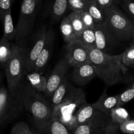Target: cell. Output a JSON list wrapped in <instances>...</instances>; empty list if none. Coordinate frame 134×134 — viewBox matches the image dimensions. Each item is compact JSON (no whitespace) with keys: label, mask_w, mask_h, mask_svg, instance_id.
Listing matches in <instances>:
<instances>
[{"label":"cell","mask_w":134,"mask_h":134,"mask_svg":"<svg viewBox=\"0 0 134 134\" xmlns=\"http://www.w3.org/2000/svg\"><path fill=\"white\" fill-rule=\"evenodd\" d=\"M90 60L97 76L108 86L121 82L128 70L122 63V53L112 55L95 48L90 50Z\"/></svg>","instance_id":"cell-1"},{"label":"cell","mask_w":134,"mask_h":134,"mask_svg":"<svg viewBox=\"0 0 134 134\" xmlns=\"http://www.w3.org/2000/svg\"><path fill=\"white\" fill-rule=\"evenodd\" d=\"M23 101L25 110L31 113L37 128L45 133L52 119V110L51 104L24 78Z\"/></svg>","instance_id":"cell-2"},{"label":"cell","mask_w":134,"mask_h":134,"mask_svg":"<svg viewBox=\"0 0 134 134\" xmlns=\"http://www.w3.org/2000/svg\"><path fill=\"white\" fill-rule=\"evenodd\" d=\"M85 103L86 99L84 91L73 85L62 102L52 110V118L58 120L72 131L75 128V116Z\"/></svg>","instance_id":"cell-3"},{"label":"cell","mask_w":134,"mask_h":134,"mask_svg":"<svg viewBox=\"0 0 134 134\" xmlns=\"http://www.w3.org/2000/svg\"><path fill=\"white\" fill-rule=\"evenodd\" d=\"M40 0H23L19 18L15 27L16 44L25 47L27 39L34 27Z\"/></svg>","instance_id":"cell-4"},{"label":"cell","mask_w":134,"mask_h":134,"mask_svg":"<svg viewBox=\"0 0 134 134\" xmlns=\"http://www.w3.org/2000/svg\"><path fill=\"white\" fill-rule=\"evenodd\" d=\"M104 22L118 41L132 39L134 34V24L119 6L104 9Z\"/></svg>","instance_id":"cell-5"},{"label":"cell","mask_w":134,"mask_h":134,"mask_svg":"<svg viewBox=\"0 0 134 134\" xmlns=\"http://www.w3.org/2000/svg\"><path fill=\"white\" fill-rule=\"evenodd\" d=\"M8 89L13 91L24 78L26 72V48L12 43V54L5 68Z\"/></svg>","instance_id":"cell-6"},{"label":"cell","mask_w":134,"mask_h":134,"mask_svg":"<svg viewBox=\"0 0 134 134\" xmlns=\"http://www.w3.org/2000/svg\"><path fill=\"white\" fill-rule=\"evenodd\" d=\"M110 122L109 114L96 110L93 116L86 123L76 127L71 134H107Z\"/></svg>","instance_id":"cell-7"},{"label":"cell","mask_w":134,"mask_h":134,"mask_svg":"<svg viewBox=\"0 0 134 134\" xmlns=\"http://www.w3.org/2000/svg\"><path fill=\"white\" fill-rule=\"evenodd\" d=\"M23 81V80H22ZM13 91L9 90L7 100L5 111L0 123H5L16 118L24 110H25L23 101V83Z\"/></svg>","instance_id":"cell-8"},{"label":"cell","mask_w":134,"mask_h":134,"mask_svg":"<svg viewBox=\"0 0 134 134\" xmlns=\"http://www.w3.org/2000/svg\"><path fill=\"white\" fill-rule=\"evenodd\" d=\"M65 51V59L71 67L90 63V49L78 39L66 43Z\"/></svg>","instance_id":"cell-9"},{"label":"cell","mask_w":134,"mask_h":134,"mask_svg":"<svg viewBox=\"0 0 134 134\" xmlns=\"http://www.w3.org/2000/svg\"><path fill=\"white\" fill-rule=\"evenodd\" d=\"M69 66V63L65 59H62L56 63L53 70L51 72L49 77L48 78L47 87L44 94L51 98L54 92L58 87L59 85L62 83L64 79L67 77Z\"/></svg>","instance_id":"cell-10"},{"label":"cell","mask_w":134,"mask_h":134,"mask_svg":"<svg viewBox=\"0 0 134 134\" xmlns=\"http://www.w3.org/2000/svg\"><path fill=\"white\" fill-rule=\"evenodd\" d=\"M47 28L45 26L42 27L37 34L34 45L29 51L26 49V73L33 72L36 60L39 57L44 45Z\"/></svg>","instance_id":"cell-11"},{"label":"cell","mask_w":134,"mask_h":134,"mask_svg":"<svg viewBox=\"0 0 134 134\" xmlns=\"http://www.w3.org/2000/svg\"><path fill=\"white\" fill-rule=\"evenodd\" d=\"M96 35V49L108 54V52L113 47L115 42L118 41L112 34L104 21L97 23L94 28Z\"/></svg>","instance_id":"cell-12"},{"label":"cell","mask_w":134,"mask_h":134,"mask_svg":"<svg viewBox=\"0 0 134 134\" xmlns=\"http://www.w3.org/2000/svg\"><path fill=\"white\" fill-rule=\"evenodd\" d=\"M96 76L95 68L91 63L74 67L71 73L72 80L79 85H86Z\"/></svg>","instance_id":"cell-13"},{"label":"cell","mask_w":134,"mask_h":134,"mask_svg":"<svg viewBox=\"0 0 134 134\" xmlns=\"http://www.w3.org/2000/svg\"><path fill=\"white\" fill-rule=\"evenodd\" d=\"M54 41V33L53 30L51 29L47 31L45 43L39 57L37 59L33 72H41L42 70L45 68V66L48 63L52 54Z\"/></svg>","instance_id":"cell-14"},{"label":"cell","mask_w":134,"mask_h":134,"mask_svg":"<svg viewBox=\"0 0 134 134\" xmlns=\"http://www.w3.org/2000/svg\"><path fill=\"white\" fill-rule=\"evenodd\" d=\"M110 122L107 128V134H116L120 131V127L122 123L130 120V116L126 109L122 106H118L111 110Z\"/></svg>","instance_id":"cell-15"},{"label":"cell","mask_w":134,"mask_h":134,"mask_svg":"<svg viewBox=\"0 0 134 134\" xmlns=\"http://www.w3.org/2000/svg\"><path fill=\"white\" fill-rule=\"evenodd\" d=\"M119 95L107 96L105 89L98 101L92 104V106L96 110L106 114H110L113 109L119 106Z\"/></svg>","instance_id":"cell-16"},{"label":"cell","mask_w":134,"mask_h":134,"mask_svg":"<svg viewBox=\"0 0 134 134\" xmlns=\"http://www.w3.org/2000/svg\"><path fill=\"white\" fill-rule=\"evenodd\" d=\"M73 86V85L69 81L68 77L65 78L62 83L55 90L52 97L51 98L50 104H51L52 110H54L62 102Z\"/></svg>","instance_id":"cell-17"},{"label":"cell","mask_w":134,"mask_h":134,"mask_svg":"<svg viewBox=\"0 0 134 134\" xmlns=\"http://www.w3.org/2000/svg\"><path fill=\"white\" fill-rule=\"evenodd\" d=\"M26 79L37 91L45 93L47 87L48 78L43 76L41 72H31L26 73Z\"/></svg>","instance_id":"cell-18"},{"label":"cell","mask_w":134,"mask_h":134,"mask_svg":"<svg viewBox=\"0 0 134 134\" xmlns=\"http://www.w3.org/2000/svg\"><path fill=\"white\" fill-rule=\"evenodd\" d=\"M96 109L92 104L85 103L79 108L75 116V127L82 125L88 121L96 112Z\"/></svg>","instance_id":"cell-19"},{"label":"cell","mask_w":134,"mask_h":134,"mask_svg":"<svg viewBox=\"0 0 134 134\" xmlns=\"http://www.w3.org/2000/svg\"><path fill=\"white\" fill-rule=\"evenodd\" d=\"M85 11H86L93 17L96 24L104 21V10L98 5L96 0H86Z\"/></svg>","instance_id":"cell-20"},{"label":"cell","mask_w":134,"mask_h":134,"mask_svg":"<svg viewBox=\"0 0 134 134\" xmlns=\"http://www.w3.org/2000/svg\"><path fill=\"white\" fill-rule=\"evenodd\" d=\"M2 22L3 24V34L2 37L13 42L15 39L16 30L12 18L11 11H9L5 14Z\"/></svg>","instance_id":"cell-21"},{"label":"cell","mask_w":134,"mask_h":134,"mask_svg":"<svg viewBox=\"0 0 134 134\" xmlns=\"http://www.w3.org/2000/svg\"><path fill=\"white\" fill-rule=\"evenodd\" d=\"M12 54V42L6 38L0 39V68H5Z\"/></svg>","instance_id":"cell-22"},{"label":"cell","mask_w":134,"mask_h":134,"mask_svg":"<svg viewBox=\"0 0 134 134\" xmlns=\"http://www.w3.org/2000/svg\"><path fill=\"white\" fill-rule=\"evenodd\" d=\"M60 31L66 43L77 39V37L68 16L64 17L60 23Z\"/></svg>","instance_id":"cell-23"},{"label":"cell","mask_w":134,"mask_h":134,"mask_svg":"<svg viewBox=\"0 0 134 134\" xmlns=\"http://www.w3.org/2000/svg\"><path fill=\"white\" fill-rule=\"evenodd\" d=\"M68 9V0H54L51 8V14L54 20L58 21Z\"/></svg>","instance_id":"cell-24"},{"label":"cell","mask_w":134,"mask_h":134,"mask_svg":"<svg viewBox=\"0 0 134 134\" xmlns=\"http://www.w3.org/2000/svg\"><path fill=\"white\" fill-rule=\"evenodd\" d=\"M77 39L90 50L96 48L94 29L85 28Z\"/></svg>","instance_id":"cell-25"},{"label":"cell","mask_w":134,"mask_h":134,"mask_svg":"<svg viewBox=\"0 0 134 134\" xmlns=\"http://www.w3.org/2000/svg\"><path fill=\"white\" fill-rule=\"evenodd\" d=\"M46 134H71V131L68 130V127L59 122L58 120L52 118L51 123H49Z\"/></svg>","instance_id":"cell-26"},{"label":"cell","mask_w":134,"mask_h":134,"mask_svg":"<svg viewBox=\"0 0 134 134\" xmlns=\"http://www.w3.org/2000/svg\"><path fill=\"white\" fill-rule=\"evenodd\" d=\"M68 17H69L72 26L74 29L75 33L78 38V37L81 35L83 30L86 28L83 22H82L81 15L79 14V13L71 11L68 15Z\"/></svg>","instance_id":"cell-27"},{"label":"cell","mask_w":134,"mask_h":134,"mask_svg":"<svg viewBox=\"0 0 134 134\" xmlns=\"http://www.w3.org/2000/svg\"><path fill=\"white\" fill-rule=\"evenodd\" d=\"M119 106H122L134 99V83L130 87L119 95Z\"/></svg>","instance_id":"cell-28"},{"label":"cell","mask_w":134,"mask_h":134,"mask_svg":"<svg viewBox=\"0 0 134 134\" xmlns=\"http://www.w3.org/2000/svg\"><path fill=\"white\" fill-rule=\"evenodd\" d=\"M122 63L127 68L134 67V47L129 46L122 53Z\"/></svg>","instance_id":"cell-29"},{"label":"cell","mask_w":134,"mask_h":134,"mask_svg":"<svg viewBox=\"0 0 134 134\" xmlns=\"http://www.w3.org/2000/svg\"><path fill=\"white\" fill-rule=\"evenodd\" d=\"M120 6L134 24V0H122Z\"/></svg>","instance_id":"cell-30"},{"label":"cell","mask_w":134,"mask_h":134,"mask_svg":"<svg viewBox=\"0 0 134 134\" xmlns=\"http://www.w3.org/2000/svg\"><path fill=\"white\" fill-rule=\"evenodd\" d=\"M10 134H34L24 122H18L12 127Z\"/></svg>","instance_id":"cell-31"},{"label":"cell","mask_w":134,"mask_h":134,"mask_svg":"<svg viewBox=\"0 0 134 134\" xmlns=\"http://www.w3.org/2000/svg\"><path fill=\"white\" fill-rule=\"evenodd\" d=\"M86 0H68V9L71 11L79 13L85 11Z\"/></svg>","instance_id":"cell-32"},{"label":"cell","mask_w":134,"mask_h":134,"mask_svg":"<svg viewBox=\"0 0 134 134\" xmlns=\"http://www.w3.org/2000/svg\"><path fill=\"white\" fill-rule=\"evenodd\" d=\"M8 94H9V89H7L4 86L0 87V122L2 120L5 111V105H6L7 100Z\"/></svg>","instance_id":"cell-33"},{"label":"cell","mask_w":134,"mask_h":134,"mask_svg":"<svg viewBox=\"0 0 134 134\" xmlns=\"http://www.w3.org/2000/svg\"><path fill=\"white\" fill-rule=\"evenodd\" d=\"M79 14L81 15L82 20L86 28H95L96 22H95L93 17L86 11H82L80 12Z\"/></svg>","instance_id":"cell-34"},{"label":"cell","mask_w":134,"mask_h":134,"mask_svg":"<svg viewBox=\"0 0 134 134\" xmlns=\"http://www.w3.org/2000/svg\"><path fill=\"white\" fill-rule=\"evenodd\" d=\"M13 0H0V20L3 21L5 14L11 11Z\"/></svg>","instance_id":"cell-35"},{"label":"cell","mask_w":134,"mask_h":134,"mask_svg":"<svg viewBox=\"0 0 134 134\" xmlns=\"http://www.w3.org/2000/svg\"><path fill=\"white\" fill-rule=\"evenodd\" d=\"M120 131L125 134H134V120H129L120 126Z\"/></svg>","instance_id":"cell-36"},{"label":"cell","mask_w":134,"mask_h":134,"mask_svg":"<svg viewBox=\"0 0 134 134\" xmlns=\"http://www.w3.org/2000/svg\"><path fill=\"white\" fill-rule=\"evenodd\" d=\"M96 1L100 7L104 10L111 7L119 6L120 5L122 0H96Z\"/></svg>","instance_id":"cell-37"},{"label":"cell","mask_w":134,"mask_h":134,"mask_svg":"<svg viewBox=\"0 0 134 134\" xmlns=\"http://www.w3.org/2000/svg\"><path fill=\"white\" fill-rule=\"evenodd\" d=\"M130 46H132V47H134V34L132 36V39H131V43L130 44Z\"/></svg>","instance_id":"cell-38"},{"label":"cell","mask_w":134,"mask_h":134,"mask_svg":"<svg viewBox=\"0 0 134 134\" xmlns=\"http://www.w3.org/2000/svg\"><path fill=\"white\" fill-rule=\"evenodd\" d=\"M2 80H3V74L2 73L0 72V87H1V83H2Z\"/></svg>","instance_id":"cell-39"},{"label":"cell","mask_w":134,"mask_h":134,"mask_svg":"<svg viewBox=\"0 0 134 134\" xmlns=\"http://www.w3.org/2000/svg\"><path fill=\"white\" fill-rule=\"evenodd\" d=\"M15 1V0H13V1Z\"/></svg>","instance_id":"cell-40"},{"label":"cell","mask_w":134,"mask_h":134,"mask_svg":"<svg viewBox=\"0 0 134 134\" xmlns=\"http://www.w3.org/2000/svg\"><path fill=\"white\" fill-rule=\"evenodd\" d=\"M133 68H134V67H133Z\"/></svg>","instance_id":"cell-41"}]
</instances>
